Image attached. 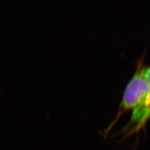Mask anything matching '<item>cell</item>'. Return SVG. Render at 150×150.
Listing matches in <instances>:
<instances>
[{"mask_svg":"<svg viewBox=\"0 0 150 150\" xmlns=\"http://www.w3.org/2000/svg\"><path fill=\"white\" fill-rule=\"evenodd\" d=\"M149 118H150V111L149 112V113L147 115V116H146V121H148Z\"/></svg>","mask_w":150,"mask_h":150,"instance_id":"obj_3","label":"cell"},{"mask_svg":"<svg viewBox=\"0 0 150 150\" xmlns=\"http://www.w3.org/2000/svg\"><path fill=\"white\" fill-rule=\"evenodd\" d=\"M148 95V83L143 69L137 71L125 91L121 107L124 111L144 106Z\"/></svg>","mask_w":150,"mask_h":150,"instance_id":"obj_1","label":"cell"},{"mask_svg":"<svg viewBox=\"0 0 150 150\" xmlns=\"http://www.w3.org/2000/svg\"><path fill=\"white\" fill-rule=\"evenodd\" d=\"M143 71L148 83V95L144 106L134 110L129 123L125 129L130 136L138 132L146 123V116L150 111V67L143 68Z\"/></svg>","mask_w":150,"mask_h":150,"instance_id":"obj_2","label":"cell"}]
</instances>
